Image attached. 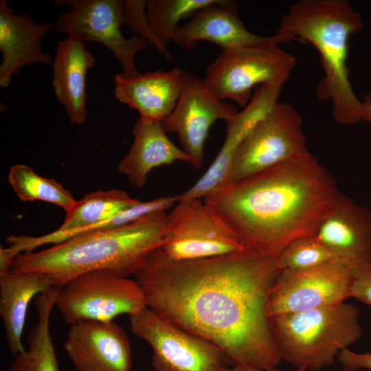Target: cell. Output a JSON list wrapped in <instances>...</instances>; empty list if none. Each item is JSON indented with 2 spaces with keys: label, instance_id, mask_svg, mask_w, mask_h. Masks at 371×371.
Masks as SVG:
<instances>
[{
  "label": "cell",
  "instance_id": "30bf717a",
  "mask_svg": "<svg viewBox=\"0 0 371 371\" xmlns=\"http://www.w3.org/2000/svg\"><path fill=\"white\" fill-rule=\"evenodd\" d=\"M130 326L150 346L155 371H223L227 367L226 357L214 344L148 307L130 316Z\"/></svg>",
  "mask_w": 371,
  "mask_h": 371
},
{
  "label": "cell",
  "instance_id": "4fadbf2b",
  "mask_svg": "<svg viewBox=\"0 0 371 371\" xmlns=\"http://www.w3.org/2000/svg\"><path fill=\"white\" fill-rule=\"evenodd\" d=\"M236 109L214 96L197 76L184 71L181 94L172 113L161 122L166 133H175L190 164L201 168L204 146L211 126L218 120L229 122Z\"/></svg>",
  "mask_w": 371,
  "mask_h": 371
},
{
  "label": "cell",
  "instance_id": "e0dca14e",
  "mask_svg": "<svg viewBox=\"0 0 371 371\" xmlns=\"http://www.w3.org/2000/svg\"><path fill=\"white\" fill-rule=\"evenodd\" d=\"M313 237L352 267L371 262V212L340 192Z\"/></svg>",
  "mask_w": 371,
  "mask_h": 371
},
{
  "label": "cell",
  "instance_id": "f546056e",
  "mask_svg": "<svg viewBox=\"0 0 371 371\" xmlns=\"http://www.w3.org/2000/svg\"><path fill=\"white\" fill-rule=\"evenodd\" d=\"M337 361L345 371H371V352L360 353L346 348L339 354Z\"/></svg>",
  "mask_w": 371,
  "mask_h": 371
},
{
  "label": "cell",
  "instance_id": "7a4b0ae2",
  "mask_svg": "<svg viewBox=\"0 0 371 371\" xmlns=\"http://www.w3.org/2000/svg\"><path fill=\"white\" fill-rule=\"evenodd\" d=\"M339 192L309 152L203 199L235 232L246 249L275 256L311 237Z\"/></svg>",
  "mask_w": 371,
  "mask_h": 371
},
{
  "label": "cell",
  "instance_id": "ffe728a7",
  "mask_svg": "<svg viewBox=\"0 0 371 371\" xmlns=\"http://www.w3.org/2000/svg\"><path fill=\"white\" fill-rule=\"evenodd\" d=\"M94 65V57L84 42L67 37L58 43L52 63V85L74 125H82L86 122V78Z\"/></svg>",
  "mask_w": 371,
  "mask_h": 371
},
{
  "label": "cell",
  "instance_id": "d6a6232c",
  "mask_svg": "<svg viewBox=\"0 0 371 371\" xmlns=\"http://www.w3.org/2000/svg\"><path fill=\"white\" fill-rule=\"evenodd\" d=\"M268 371H280V370H278L276 368H272V369H271V370H269ZM295 371H304V370H300V369H296Z\"/></svg>",
  "mask_w": 371,
  "mask_h": 371
},
{
  "label": "cell",
  "instance_id": "cb8c5ba5",
  "mask_svg": "<svg viewBox=\"0 0 371 371\" xmlns=\"http://www.w3.org/2000/svg\"><path fill=\"white\" fill-rule=\"evenodd\" d=\"M58 289L52 287L38 295L35 301L38 318L27 334V348L14 356L8 371H60L49 328Z\"/></svg>",
  "mask_w": 371,
  "mask_h": 371
},
{
  "label": "cell",
  "instance_id": "7402d4cb",
  "mask_svg": "<svg viewBox=\"0 0 371 371\" xmlns=\"http://www.w3.org/2000/svg\"><path fill=\"white\" fill-rule=\"evenodd\" d=\"M140 201L121 190L90 192L76 200L58 229L40 236L16 235L13 240L14 247L18 252L25 253L44 245H54L60 236L106 221Z\"/></svg>",
  "mask_w": 371,
  "mask_h": 371
},
{
  "label": "cell",
  "instance_id": "277c9868",
  "mask_svg": "<svg viewBox=\"0 0 371 371\" xmlns=\"http://www.w3.org/2000/svg\"><path fill=\"white\" fill-rule=\"evenodd\" d=\"M364 26L362 15L348 0H300L289 5L277 33L313 45L320 56L324 76L315 87L320 100H330L339 124L362 121V101L349 80L348 41Z\"/></svg>",
  "mask_w": 371,
  "mask_h": 371
},
{
  "label": "cell",
  "instance_id": "ba28073f",
  "mask_svg": "<svg viewBox=\"0 0 371 371\" xmlns=\"http://www.w3.org/2000/svg\"><path fill=\"white\" fill-rule=\"evenodd\" d=\"M246 249L233 229L201 199L179 201L167 215L164 244L168 259H205Z\"/></svg>",
  "mask_w": 371,
  "mask_h": 371
},
{
  "label": "cell",
  "instance_id": "4dcf8cb0",
  "mask_svg": "<svg viewBox=\"0 0 371 371\" xmlns=\"http://www.w3.org/2000/svg\"><path fill=\"white\" fill-rule=\"evenodd\" d=\"M362 121L371 122V93L367 94L362 100Z\"/></svg>",
  "mask_w": 371,
  "mask_h": 371
},
{
  "label": "cell",
  "instance_id": "8992f818",
  "mask_svg": "<svg viewBox=\"0 0 371 371\" xmlns=\"http://www.w3.org/2000/svg\"><path fill=\"white\" fill-rule=\"evenodd\" d=\"M278 43L223 49L206 69L203 82L217 99L231 100L243 109L257 85H284L297 63Z\"/></svg>",
  "mask_w": 371,
  "mask_h": 371
},
{
  "label": "cell",
  "instance_id": "7c38bea8",
  "mask_svg": "<svg viewBox=\"0 0 371 371\" xmlns=\"http://www.w3.org/2000/svg\"><path fill=\"white\" fill-rule=\"evenodd\" d=\"M71 8L58 16L56 32L84 41L99 43L107 47L121 64L124 74H139L135 63L137 52L149 43L139 36L126 38L121 27L126 24L124 1L58 0Z\"/></svg>",
  "mask_w": 371,
  "mask_h": 371
},
{
  "label": "cell",
  "instance_id": "52a82bcc",
  "mask_svg": "<svg viewBox=\"0 0 371 371\" xmlns=\"http://www.w3.org/2000/svg\"><path fill=\"white\" fill-rule=\"evenodd\" d=\"M54 306L70 326L82 321L112 322L120 315H134L147 305L136 280L95 271L76 276L60 286Z\"/></svg>",
  "mask_w": 371,
  "mask_h": 371
},
{
  "label": "cell",
  "instance_id": "83f0119b",
  "mask_svg": "<svg viewBox=\"0 0 371 371\" xmlns=\"http://www.w3.org/2000/svg\"><path fill=\"white\" fill-rule=\"evenodd\" d=\"M146 2L144 0L124 1L126 24L138 33L139 36L153 44L166 59L170 60L172 55L167 46L158 40L149 25L146 14Z\"/></svg>",
  "mask_w": 371,
  "mask_h": 371
},
{
  "label": "cell",
  "instance_id": "484cf974",
  "mask_svg": "<svg viewBox=\"0 0 371 371\" xmlns=\"http://www.w3.org/2000/svg\"><path fill=\"white\" fill-rule=\"evenodd\" d=\"M218 1L150 0L146 2V14L155 36L167 46L181 20L192 17L202 8Z\"/></svg>",
  "mask_w": 371,
  "mask_h": 371
},
{
  "label": "cell",
  "instance_id": "2e32d148",
  "mask_svg": "<svg viewBox=\"0 0 371 371\" xmlns=\"http://www.w3.org/2000/svg\"><path fill=\"white\" fill-rule=\"evenodd\" d=\"M295 41L280 33L260 36L250 32L240 20L233 1L218 0L198 11L177 29L172 41L181 48L190 49L199 41H207L223 49L269 43H286Z\"/></svg>",
  "mask_w": 371,
  "mask_h": 371
},
{
  "label": "cell",
  "instance_id": "8fae6325",
  "mask_svg": "<svg viewBox=\"0 0 371 371\" xmlns=\"http://www.w3.org/2000/svg\"><path fill=\"white\" fill-rule=\"evenodd\" d=\"M353 267L335 259L305 269L279 271L269 293V318L339 304L350 297Z\"/></svg>",
  "mask_w": 371,
  "mask_h": 371
},
{
  "label": "cell",
  "instance_id": "9c48e42d",
  "mask_svg": "<svg viewBox=\"0 0 371 371\" xmlns=\"http://www.w3.org/2000/svg\"><path fill=\"white\" fill-rule=\"evenodd\" d=\"M308 153L300 115L291 104L278 102L241 144L231 167L228 184Z\"/></svg>",
  "mask_w": 371,
  "mask_h": 371
},
{
  "label": "cell",
  "instance_id": "6da1fadb",
  "mask_svg": "<svg viewBox=\"0 0 371 371\" xmlns=\"http://www.w3.org/2000/svg\"><path fill=\"white\" fill-rule=\"evenodd\" d=\"M278 256L245 249L174 261L159 249L135 276L148 308L214 344L232 365L268 371L282 361L267 309Z\"/></svg>",
  "mask_w": 371,
  "mask_h": 371
},
{
  "label": "cell",
  "instance_id": "4316f807",
  "mask_svg": "<svg viewBox=\"0 0 371 371\" xmlns=\"http://www.w3.org/2000/svg\"><path fill=\"white\" fill-rule=\"evenodd\" d=\"M337 258L313 236L298 239L289 245L278 256L279 271L305 269Z\"/></svg>",
  "mask_w": 371,
  "mask_h": 371
},
{
  "label": "cell",
  "instance_id": "5b68a950",
  "mask_svg": "<svg viewBox=\"0 0 371 371\" xmlns=\"http://www.w3.org/2000/svg\"><path fill=\"white\" fill-rule=\"evenodd\" d=\"M282 360L304 371L328 367L357 341L363 330L359 310L346 302L270 318Z\"/></svg>",
  "mask_w": 371,
  "mask_h": 371
},
{
  "label": "cell",
  "instance_id": "f1b7e54d",
  "mask_svg": "<svg viewBox=\"0 0 371 371\" xmlns=\"http://www.w3.org/2000/svg\"><path fill=\"white\" fill-rule=\"evenodd\" d=\"M350 297L371 306V262L353 267Z\"/></svg>",
  "mask_w": 371,
  "mask_h": 371
},
{
  "label": "cell",
  "instance_id": "5bb4252c",
  "mask_svg": "<svg viewBox=\"0 0 371 371\" xmlns=\"http://www.w3.org/2000/svg\"><path fill=\"white\" fill-rule=\"evenodd\" d=\"M282 85L258 86L241 111L227 122L224 142L208 168L188 190L178 195L179 201L204 199L227 186L234 157L243 142L257 123L278 102Z\"/></svg>",
  "mask_w": 371,
  "mask_h": 371
},
{
  "label": "cell",
  "instance_id": "d4e9b609",
  "mask_svg": "<svg viewBox=\"0 0 371 371\" xmlns=\"http://www.w3.org/2000/svg\"><path fill=\"white\" fill-rule=\"evenodd\" d=\"M8 181L23 201H40L58 205L67 212L75 204L69 191L52 179L36 174L30 167L17 164L9 170Z\"/></svg>",
  "mask_w": 371,
  "mask_h": 371
},
{
  "label": "cell",
  "instance_id": "9a60e30c",
  "mask_svg": "<svg viewBox=\"0 0 371 371\" xmlns=\"http://www.w3.org/2000/svg\"><path fill=\"white\" fill-rule=\"evenodd\" d=\"M64 349L76 371L132 370L127 334L113 321H82L70 325Z\"/></svg>",
  "mask_w": 371,
  "mask_h": 371
},
{
  "label": "cell",
  "instance_id": "603a6c76",
  "mask_svg": "<svg viewBox=\"0 0 371 371\" xmlns=\"http://www.w3.org/2000/svg\"><path fill=\"white\" fill-rule=\"evenodd\" d=\"M52 287L50 280L43 274L11 270L0 273V315L12 355L25 350L21 337L30 302Z\"/></svg>",
  "mask_w": 371,
  "mask_h": 371
},
{
  "label": "cell",
  "instance_id": "44dd1931",
  "mask_svg": "<svg viewBox=\"0 0 371 371\" xmlns=\"http://www.w3.org/2000/svg\"><path fill=\"white\" fill-rule=\"evenodd\" d=\"M133 142L118 163L117 170L137 188H144L154 168L175 161L190 163L188 155L167 136L161 122L139 117L133 129Z\"/></svg>",
  "mask_w": 371,
  "mask_h": 371
},
{
  "label": "cell",
  "instance_id": "d6986e66",
  "mask_svg": "<svg viewBox=\"0 0 371 371\" xmlns=\"http://www.w3.org/2000/svg\"><path fill=\"white\" fill-rule=\"evenodd\" d=\"M184 71L179 68L113 78L114 93L140 117L162 122L173 111L181 92Z\"/></svg>",
  "mask_w": 371,
  "mask_h": 371
},
{
  "label": "cell",
  "instance_id": "1f68e13d",
  "mask_svg": "<svg viewBox=\"0 0 371 371\" xmlns=\"http://www.w3.org/2000/svg\"><path fill=\"white\" fill-rule=\"evenodd\" d=\"M223 371H264V370L256 368L253 366H250L235 364V365H232L231 367L227 366Z\"/></svg>",
  "mask_w": 371,
  "mask_h": 371
},
{
  "label": "cell",
  "instance_id": "3957f363",
  "mask_svg": "<svg viewBox=\"0 0 371 371\" xmlns=\"http://www.w3.org/2000/svg\"><path fill=\"white\" fill-rule=\"evenodd\" d=\"M166 212L109 230L74 237L47 249L19 254L11 271L45 275L54 288L80 274L102 271L128 278L164 244Z\"/></svg>",
  "mask_w": 371,
  "mask_h": 371
},
{
  "label": "cell",
  "instance_id": "ac0fdd59",
  "mask_svg": "<svg viewBox=\"0 0 371 371\" xmlns=\"http://www.w3.org/2000/svg\"><path fill=\"white\" fill-rule=\"evenodd\" d=\"M54 23H39L25 14H16L0 1V87L5 88L19 70L35 63L49 65L52 56L42 49L43 38Z\"/></svg>",
  "mask_w": 371,
  "mask_h": 371
}]
</instances>
